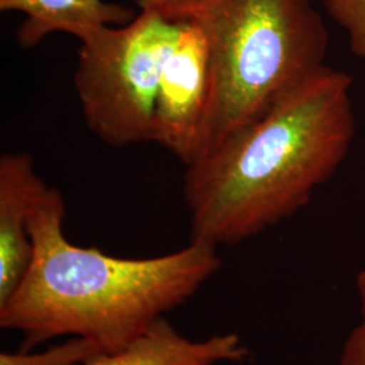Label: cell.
Segmentation results:
<instances>
[{
	"instance_id": "cell-6",
	"label": "cell",
	"mask_w": 365,
	"mask_h": 365,
	"mask_svg": "<svg viewBox=\"0 0 365 365\" xmlns=\"http://www.w3.org/2000/svg\"><path fill=\"white\" fill-rule=\"evenodd\" d=\"M46 187L27 153L0 158V304L21 286L33 260L29 217Z\"/></svg>"
},
{
	"instance_id": "cell-10",
	"label": "cell",
	"mask_w": 365,
	"mask_h": 365,
	"mask_svg": "<svg viewBox=\"0 0 365 365\" xmlns=\"http://www.w3.org/2000/svg\"><path fill=\"white\" fill-rule=\"evenodd\" d=\"M327 15L348 37L351 52L365 61V0H322Z\"/></svg>"
},
{
	"instance_id": "cell-4",
	"label": "cell",
	"mask_w": 365,
	"mask_h": 365,
	"mask_svg": "<svg viewBox=\"0 0 365 365\" xmlns=\"http://www.w3.org/2000/svg\"><path fill=\"white\" fill-rule=\"evenodd\" d=\"M182 21L145 9L120 26L80 41L75 88L90 130L110 146L153 141L163 66Z\"/></svg>"
},
{
	"instance_id": "cell-7",
	"label": "cell",
	"mask_w": 365,
	"mask_h": 365,
	"mask_svg": "<svg viewBox=\"0 0 365 365\" xmlns=\"http://www.w3.org/2000/svg\"><path fill=\"white\" fill-rule=\"evenodd\" d=\"M249 354L247 345L235 333L191 341L161 318L128 348L99 353L83 365H218L225 361L242 363Z\"/></svg>"
},
{
	"instance_id": "cell-11",
	"label": "cell",
	"mask_w": 365,
	"mask_h": 365,
	"mask_svg": "<svg viewBox=\"0 0 365 365\" xmlns=\"http://www.w3.org/2000/svg\"><path fill=\"white\" fill-rule=\"evenodd\" d=\"M356 288L361 318L344 344L339 365H365V271L357 274Z\"/></svg>"
},
{
	"instance_id": "cell-8",
	"label": "cell",
	"mask_w": 365,
	"mask_h": 365,
	"mask_svg": "<svg viewBox=\"0 0 365 365\" xmlns=\"http://www.w3.org/2000/svg\"><path fill=\"white\" fill-rule=\"evenodd\" d=\"M0 10L25 15L16 31L25 49L58 31L83 41L102 27L126 25L135 16L129 7L105 0H0Z\"/></svg>"
},
{
	"instance_id": "cell-9",
	"label": "cell",
	"mask_w": 365,
	"mask_h": 365,
	"mask_svg": "<svg viewBox=\"0 0 365 365\" xmlns=\"http://www.w3.org/2000/svg\"><path fill=\"white\" fill-rule=\"evenodd\" d=\"M99 353L87 339L73 337L63 345L53 346L38 354L1 353L0 365H83Z\"/></svg>"
},
{
	"instance_id": "cell-5",
	"label": "cell",
	"mask_w": 365,
	"mask_h": 365,
	"mask_svg": "<svg viewBox=\"0 0 365 365\" xmlns=\"http://www.w3.org/2000/svg\"><path fill=\"white\" fill-rule=\"evenodd\" d=\"M182 21V30L160 78L153 141L187 167L202 153L212 93V72L203 31L194 22Z\"/></svg>"
},
{
	"instance_id": "cell-12",
	"label": "cell",
	"mask_w": 365,
	"mask_h": 365,
	"mask_svg": "<svg viewBox=\"0 0 365 365\" xmlns=\"http://www.w3.org/2000/svg\"><path fill=\"white\" fill-rule=\"evenodd\" d=\"M178 1H180V0H134V3L140 7V10L161 9V7H167V6H170Z\"/></svg>"
},
{
	"instance_id": "cell-1",
	"label": "cell",
	"mask_w": 365,
	"mask_h": 365,
	"mask_svg": "<svg viewBox=\"0 0 365 365\" xmlns=\"http://www.w3.org/2000/svg\"><path fill=\"white\" fill-rule=\"evenodd\" d=\"M352 84L345 71L325 66L187 165L191 241L237 245L303 209L352 148Z\"/></svg>"
},
{
	"instance_id": "cell-2",
	"label": "cell",
	"mask_w": 365,
	"mask_h": 365,
	"mask_svg": "<svg viewBox=\"0 0 365 365\" xmlns=\"http://www.w3.org/2000/svg\"><path fill=\"white\" fill-rule=\"evenodd\" d=\"M64 215L61 192L46 185L29 217L30 268L0 304V327L24 336L21 352L64 336L87 339L101 353L119 352L221 269L217 248L197 241L149 259L81 248L66 240Z\"/></svg>"
},
{
	"instance_id": "cell-3",
	"label": "cell",
	"mask_w": 365,
	"mask_h": 365,
	"mask_svg": "<svg viewBox=\"0 0 365 365\" xmlns=\"http://www.w3.org/2000/svg\"><path fill=\"white\" fill-rule=\"evenodd\" d=\"M157 10L194 22L209 45L212 93L199 158L327 66L329 33L314 0H180Z\"/></svg>"
}]
</instances>
